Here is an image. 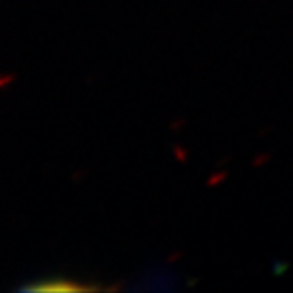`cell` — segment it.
<instances>
[{"label": "cell", "instance_id": "cell-1", "mask_svg": "<svg viewBox=\"0 0 293 293\" xmlns=\"http://www.w3.org/2000/svg\"><path fill=\"white\" fill-rule=\"evenodd\" d=\"M80 289H86V287L69 282L67 278H57V276L40 278L21 287V291H80Z\"/></svg>", "mask_w": 293, "mask_h": 293}]
</instances>
